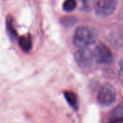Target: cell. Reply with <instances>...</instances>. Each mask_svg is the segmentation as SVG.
Returning <instances> with one entry per match:
<instances>
[{
  "mask_svg": "<svg viewBox=\"0 0 123 123\" xmlns=\"http://www.w3.org/2000/svg\"><path fill=\"white\" fill-rule=\"evenodd\" d=\"M96 34L93 29L87 26L79 27L73 35V44L78 48H86L94 43Z\"/></svg>",
  "mask_w": 123,
  "mask_h": 123,
  "instance_id": "cell-1",
  "label": "cell"
},
{
  "mask_svg": "<svg viewBox=\"0 0 123 123\" xmlns=\"http://www.w3.org/2000/svg\"><path fill=\"white\" fill-rule=\"evenodd\" d=\"M116 90L111 85L105 84L100 88L98 93V100L102 105H110L116 100Z\"/></svg>",
  "mask_w": 123,
  "mask_h": 123,
  "instance_id": "cell-2",
  "label": "cell"
},
{
  "mask_svg": "<svg viewBox=\"0 0 123 123\" xmlns=\"http://www.w3.org/2000/svg\"><path fill=\"white\" fill-rule=\"evenodd\" d=\"M117 0H98L95 3V12L100 16H109L116 8Z\"/></svg>",
  "mask_w": 123,
  "mask_h": 123,
  "instance_id": "cell-3",
  "label": "cell"
},
{
  "mask_svg": "<svg viewBox=\"0 0 123 123\" xmlns=\"http://www.w3.org/2000/svg\"><path fill=\"white\" fill-rule=\"evenodd\" d=\"M94 53L90 49L81 48L75 53V60L77 64L82 68H89L94 62Z\"/></svg>",
  "mask_w": 123,
  "mask_h": 123,
  "instance_id": "cell-4",
  "label": "cell"
},
{
  "mask_svg": "<svg viewBox=\"0 0 123 123\" xmlns=\"http://www.w3.org/2000/svg\"><path fill=\"white\" fill-rule=\"evenodd\" d=\"M94 56L95 60L102 65H109L111 63L113 60V56L110 50L104 44H100L96 46Z\"/></svg>",
  "mask_w": 123,
  "mask_h": 123,
  "instance_id": "cell-5",
  "label": "cell"
},
{
  "mask_svg": "<svg viewBox=\"0 0 123 123\" xmlns=\"http://www.w3.org/2000/svg\"><path fill=\"white\" fill-rule=\"evenodd\" d=\"M19 44H20V48L25 51H30L32 47V42H31V39L29 35L22 36L21 38H20Z\"/></svg>",
  "mask_w": 123,
  "mask_h": 123,
  "instance_id": "cell-6",
  "label": "cell"
},
{
  "mask_svg": "<svg viewBox=\"0 0 123 123\" xmlns=\"http://www.w3.org/2000/svg\"><path fill=\"white\" fill-rule=\"evenodd\" d=\"M110 122L112 123H116V122H122L123 120V107L120 106L117 107L114 112L112 113L111 117H110Z\"/></svg>",
  "mask_w": 123,
  "mask_h": 123,
  "instance_id": "cell-7",
  "label": "cell"
},
{
  "mask_svg": "<svg viewBox=\"0 0 123 123\" xmlns=\"http://www.w3.org/2000/svg\"><path fill=\"white\" fill-rule=\"evenodd\" d=\"M64 96H65L66 99H67V102H68L73 108H77L78 99H77V96L75 95V93L72 92V91H66V92L64 93Z\"/></svg>",
  "mask_w": 123,
  "mask_h": 123,
  "instance_id": "cell-8",
  "label": "cell"
},
{
  "mask_svg": "<svg viewBox=\"0 0 123 123\" xmlns=\"http://www.w3.org/2000/svg\"><path fill=\"white\" fill-rule=\"evenodd\" d=\"M81 3V8L84 11H91L95 6L96 1L95 0H79Z\"/></svg>",
  "mask_w": 123,
  "mask_h": 123,
  "instance_id": "cell-9",
  "label": "cell"
},
{
  "mask_svg": "<svg viewBox=\"0 0 123 123\" xmlns=\"http://www.w3.org/2000/svg\"><path fill=\"white\" fill-rule=\"evenodd\" d=\"M76 6H77V3L75 0H65L63 3V9L67 12H71L72 10L75 9Z\"/></svg>",
  "mask_w": 123,
  "mask_h": 123,
  "instance_id": "cell-10",
  "label": "cell"
},
{
  "mask_svg": "<svg viewBox=\"0 0 123 123\" xmlns=\"http://www.w3.org/2000/svg\"><path fill=\"white\" fill-rule=\"evenodd\" d=\"M119 77L121 81L123 83V60L120 62V70H119Z\"/></svg>",
  "mask_w": 123,
  "mask_h": 123,
  "instance_id": "cell-11",
  "label": "cell"
}]
</instances>
